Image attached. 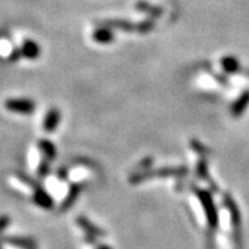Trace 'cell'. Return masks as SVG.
Listing matches in <instances>:
<instances>
[{"instance_id": "1", "label": "cell", "mask_w": 249, "mask_h": 249, "mask_svg": "<svg viewBox=\"0 0 249 249\" xmlns=\"http://www.w3.org/2000/svg\"><path fill=\"white\" fill-rule=\"evenodd\" d=\"M5 107L14 113L31 114L35 109V104L31 100H25V99H12L5 101Z\"/></svg>"}, {"instance_id": "2", "label": "cell", "mask_w": 249, "mask_h": 249, "mask_svg": "<svg viewBox=\"0 0 249 249\" xmlns=\"http://www.w3.org/2000/svg\"><path fill=\"white\" fill-rule=\"evenodd\" d=\"M23 53L29 58H33L38 54V48L33 42H25L23 46Z\"/></svg>"}, {"instance_id": "3", "label": "cell", "mask_w": 249, "mask_h": 249, "mask_svg": "<svg viewBox=\"0 0 249 249\" xmlns=\"http://www.w3.org/2000/svg\"><path fill=\"white\" fill-rule=\"evenodd\" d=\"M57 114L56 111H53V113H51L47 115V119H46V123H44V128H46V130L47 132H50V130H53L54 125L57 124V122H58V119H57Z\"/></svg>"}, {"instance_id": "4", "label": "cell", "mask_w": 249, "mask_h": 249, "mask_svg": "<svg viewBox=\"0 0 249 249\" xmlns=\"http://www.w3.org/2000/svg\"><path fill=\"white\" fill-rule=\"evenodd\" d=\"M248 103H249V94H246V96H244V98H240V100L238 101L237 104H235V107H234V114L242 113Z\"/></svg>"}, {"instance_id": "5", "label": "cell", "mask_w": 249, "mask_h": 249, "mask_svg": "<svg viewBox=\"0 0 249 249\" xmlns=\"http://www.w3.org/2000/svg\"><path fill=\"white\" fill-rule=\"evenodd\" d=\"M6 223H8V221H6V220H3V219H0V231L3 229V227L6 224Z\"/></svg>"}]
</instances>
